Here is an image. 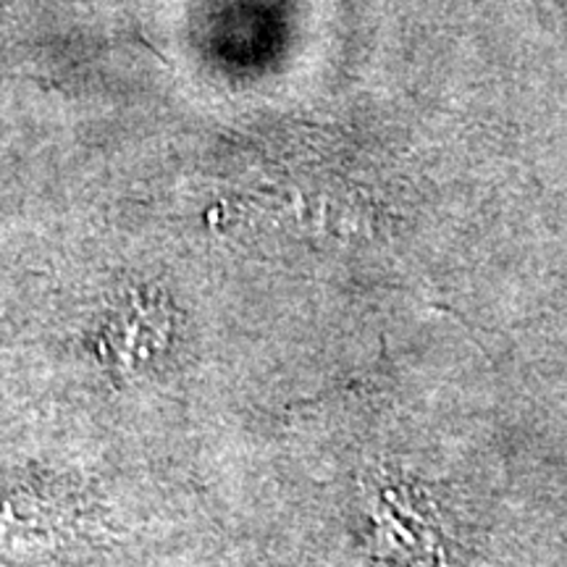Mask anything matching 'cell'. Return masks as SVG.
<instances>
[{
    "instance_id": "6da1fadb",
    "label": "cell",
    "mask_w": 567,
    "mask_h": 567,
    "mask_svg": "<svg viewBox=\"0 0 567 567\" xmlns=\"http://www.w3.org/2000/svg\"><path fill=\"white\" fill-rule=\"evenodd\" d=\"M547 3H549V6H555L557 11H563L565 17H567V0H547Z\"/></svg>"
}]
</instances>
